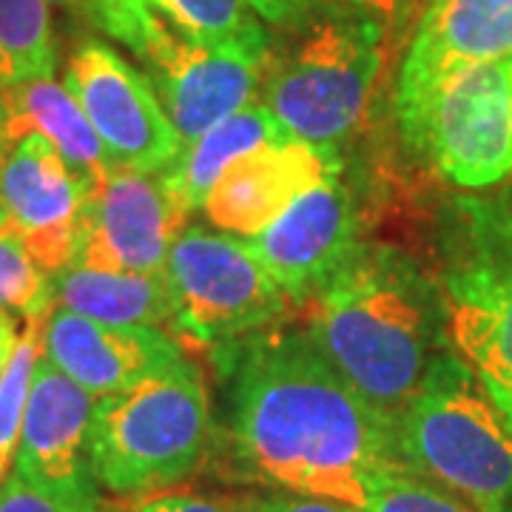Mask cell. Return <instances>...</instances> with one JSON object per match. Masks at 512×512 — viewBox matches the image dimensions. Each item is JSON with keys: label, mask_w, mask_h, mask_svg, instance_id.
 <instances>
[{"label": "cell", "mask_w": 512, "mask_h": 512, "mask_svg": "<svg viewBox=\"0 0 512 512\" xmlns=\"http://www.w3.org/2000/svg\"><path fill=\"white\" fill-rule=\"evenodd\" d=\"M248 512H362L359 507H350L333 498H316V495L282 493L271 498H256L248 501Z\"/></svg>", "instance_id": "f1b7e54d"}, {"label": "cell", "mask_w": 512, "mask_h": 512, "mask_svg": "<svg viewBox=\"0 0 512 512\" xmlns=\"http://www.w3.org/2000/svg\"><path fill=\"white\" fill-rule=\"evenodd\" d=\"M89 512H123V510H120V507H111V504H106V501H100V504L92 507Z\"/></svg>", "instance_id": "d6a6232c"}, {"label": "cell", "mask_w": 512, "mask_h": 512, "mask_svg": "<svg viewBox=\"0 0 512 512\" xmlns=\"http://www.w3.org/2000/svg\"><path fill=\"white\" fill-rule=\"evenodd\" d=\"M43 325H46V316L26 319V330L20 333L18 348L0 376V481L6 478L12 458L18 453L29 390H32L37 362L43 356Z\"/></svg>", "instance_id": "603a6c76"}, {"label": "cell", "mask_w": 512, "mask_h": 512, "mask_svg": "<svg viewBox=\"0 0 512 512\" xmlns=\"http://www.w3.org/2000/svg\"><path fill=\"white\" fill-rule=\"evenodd\" d=\"M336 171L339 160L333 151L285 134L228 165L208 191L202 211L225 234L256 237Z\"/></svg>", "instance_id": "9a60e30c"}, {"label": "cell", "mask_w": 512, "mask_h": 512, "mask_svg": "<svg viewBox=\"0 0 512 512\" xmlns=\"http://www.w3.org/2000/svg\"><path fill=\"white\" fill-rule=\"evenodd\" d=\"M254 12L265 23L279 29H296L311 18L316 3L313 0H251Z\"/></svg>", "instance_id": "f546056e"}, {"label": "cell", "mask_w": 512, "mask_h": 512, "mask_svg": "<svg viewBox=\"0 0 512 512\" xmlns=\"http://www.w3.org/2000/svg\"><path fill=\"white\" fill-rule=\"evenodd\" d=\"M495 399V404L501 407V413H504V419H507V424H510L512 430V396H498V393H490Z\"/></svg>", "instance_id": "1f68e13d"}, {"label": "cell", "mask_w": 512, "mask_h": 512, "mask_svg": "<svg viewBox=\"0 0 512 512\" xmlns=\"http://www.w3.org/2000/svg\"><path fill=\"white\" fill-rule=\"evenodd\" d=\"M228 433L242 476L365 507L390 467V419L367 404L302 330H256L225 345Z\"/></svg>", "instance_id": "6da1fadb"}, {"label": "cell", "mask_w": 512, "mask_h": 512, "mask_svg": "<svg viewBox=\"0 0 512 512\" xmlns=\"http://www.w3.org/2000/svg\"><path fill=\"white\" fill-rule=\"evenodd\" d=\"M174 328L197 345H231L279 322L291 299L262 268L248 239L180 231L165 256Z\"/></svg>", "instance_id": "ba28073f"}, {"label": "cell", "mask_w": 512, "mask_h": 512, "mask_svg": "<svg viewBox=\"0 0 512 512\" xmlns=\"http://www.w3.org/2000/svg\"><path fill=\"white\" fill-rule=\"evenodd\" d=\"M362 512H484L407 467H390L373 481Z\"/></svg>", "instance_id": "d4e9b609"}, {"label": "cell", "mask_w": 512, "mask_h": 512, "mask_svg": "<svg viewBox=\"0 0 512 512\" xmlns=\"http://www.w3.org/2000/svg\"><path fill=\"white\" fill-rule=\"evenodd\" d=\"M325 9H336L353 18L370 20L382 29L384 35H396L402 32L410 20V12L416 6V0H313Z\"/></svg>", "instance_id": "484cf974"}, {"label": "cell", "mask_w": 512, "mask_h": 512, "mask_svg": "<svg viewBox=\"0 0 512 512\" xmlns=\"http://www.w3.org/2000/svg\"><path fill=\"white\" fill-rule=\"evenodd\" d=\"M211 402L194 362L177 359L94 404L89 467L114 495L163 493L200 467Z\"/></svg>", "instance_id": "277c9868"}, {"label": "cell", "mask_w": 512, "mask_h": 512, "mask_svg": "<svg viewBox=\"0 0 512 512\" xmlns=\"http://www.w3.org/2000/svg\"><path fill=\"white\" fill-rule=\"evenodd\" d=\"M248 245L291 305H308L359 248L356 211L339 171L305 191L265 231L248 237Z\"/></svg>", "instance_id": "5bb4252c"}, {"label": "cell", "mask_w": 512, "mask_h": 512, "mask_svg": "<svg viewBox=\"0 0 512 512\" xmlns=\"http://www.w3.org/2000/svg\"><path fill=\"white\" fill-rule=\"evenodd\" d=\"M52 74V0H0V86H18Z\"/></svg>", "instance_id": "44dd1931"}, {"label": "cell", "mask_w": 512, "mask_h": 512, "mask_svg": "<svg viewBox=\"0 0 512 512\" xmlns=\"http://www.w3.org/2000/svg\"><path fill=\"white\" fill-rule=\"evenodd\" d=\"M407 148L441 180L484 191L512 177V55L447 74L396 109Z\"/></svg>", "instance_id": "52a82bcc"}, {"label": "cell", "mask_w": 512, "mask_h": 512, "mask_svg": "<svg viewBox=\"0 0 512 512\" xmlns=\"http://www.w3.org/2000/svg\"><path fill=\"white\" fill-rule=\"evenodd\" d=\"M97 507V504H94ZM0 512H89L77 510L72 504L60 501L55 495L43 493L40 487L29 484L18 473L3 478L0 484Z\"/></svg>", "instance_id": "83f0119b"}, {"label": "cell", "mask_w": 512, "mask_h": 512, "mask_svg": "<svg viewBox=\"0 0 512 512\" xmlns=\"http://www.w3.org/2000/svg\"><path fill=\"white\" fill-rule=\"evenodd\" d=\"M436 282L453 350L490 393L512 396V194L453 202Z\"/></svg>", "instance_id": "8992f818"}, {"label": "cell", "mask_w": 512, "mask_h": 512, "mask_svg": "<svg viewBox=\"0 0 512 512\" xmlns=\"http://www.w3.org/2000/svg\"><path fill=\"white\" fill-rule=\"evenodd\" d=\"M43 359L94 399H103L183 359V350L160 328L106 325L55 308L43 325Z\"/></svg>", "instance_id": "2e32d148"}, {"label": "cell", "mask_w": 512, "mask_h": 512, "mask_svg": "<svg viewBox=\"0 0 512 512\" xmlns=\"http://www.w3.org/2000/svg\"><path fill=\"white\" fill-rule=\"evenodd\" d=\"M32 131L46 137L89 185L111 168L109 154L89 117L66 83H57L55 77L0 86V134L20 137Z\"/></svg>", "instance_id": "ac0fdd59"}, {"label": "cell", "mask_w": 512, "mask_h": 512, "mask_svg": "<svg viewBox=\"0 0 512 512\" xmlns=\"http://www.w3.org/2000/svg\"><path fill=\"white\" fill-rule=\"evenodd\" d=\"M268 57L271 40L191 43L165 23L140 60L168 120L188 146L251 103L265 80Z\"/></svg>", "instance_id": "9c48e42d"}, {"label": "cell", "mask_w": 512, "mask_h": 512, "mask_svg": "<svg viewBox=\"0 0 512 512\" xmlns=\"http://www.w3.org/2000/svg\"><path fill=\"white\" fill-rule=\"evenodd\" d=\"M183 220L160 174L111 165L89 188L72 265L109 274H160Z\"/></svg>", "instance_id": "8fae6325"}, {"label": "cell", "mask_w": 512, "mask_h": 512, "mask_svg": "<svg viewBox=\"0 0 512 512\" xmlns=\"http://www.w3.org/2000/svg\"><path fill=\"white\" fill-rule=\"evenodd\" d=\"M390 436L402 467L484 512H512L510 424L456 350L436 359L419 393L390 419Z\"/></svg>", "instance_id": "3957f363"}, {"label": "cell", "mask_w": 512, "mask_h": 512, "mask_svg": "<svg viewBox=\"0 0 512 512\" xmlns=\"http://www.w3.org/2000/svg\"><path fill=\"white\" fill-rule=\"evenodd\" d=\"M131 512H248V501H228L197 493H151L137 498Z\"/></svg>", "instance_id": "4316f807"}, {"label": "cell", "mask_w": 512, "mask_h": 512, "mask_svg": "<svg viewBox=\"0 0 512 512\" xmlns=\"http://www.w3.org/2000/svg\"><path fill=\"white\" fill-rule=\"evenodd\" d=\"M285 134L288 131L276 123V117L265 106H245L208 128L194 143L183 146L177 160L160 171V180L174 205L188 217L194 208H202L208 191L237 157L274 143Z\"/></svg>", "instance_id": "ffe728a7"}, {"label": "cell", "mask_w": 512, "mask_h": 512, "mask_svg": "<svg viewBox=\"0 0 512 512\" xmlns=\"http://www.w3.org/2000/svg\"><path fill=\"white\" fill-rule=\"evenodd\" d=\"M55 308L52 274L29 254L20 234L3 222L0 225V311L18 313L23 319L49 316Z\"/></svg>", "instance_id": "cb8c5ba5"}, {"label": "cell", "mask_w": 512, "mask_h": 512, "mask_svg": "<svg viewBox=\"0 0 512 512\" xmlns=\"http://www.w3.org/2000/svg\"><path fill=\"white\" fill-rule=\"evenodd\" d=\"M3 222H9V220H6V214H3V208H0V225H3Z\"/></svg>", "instance_id": "836d02e7"}, {"label": "cell", "mask_w": 512, "mask_h": 512, "mask_svg": "<svg viewBox=\"0 0 512 512\" xmlns=\"http://www.w3.org/2000/svg\"><path fill=\"white\" fill-rule=\"evenodd\" d=\"M151 9L191 43L271 40L251 0H148Z\"/></svg>", "instance_id": "7402d4cb"}, {"label": "cell", "mask_w": 512, "mask_h": 512, "mask_svg": "<svg viewBox=\"0 0 512 512\" xmlns=\"http://www.w3.org/2000/svg\"><path fill=\"white\" fill-rule=\"evenodd\" d=\"M66 89L89 117L111 165L160 174L183 151V137L151 80L109 46L83 43L66 66Z\"/></svg>", "instance_id": "30bf717a"}, {"label": "cell", "mask_w": 512, "mask_h": 512, "mask_svg": "<svg viewBox=\"0 0 512 512\" xmlns=\"http://www.w3.org/2000/svg\"><path fill=\"white\" fill-rule=\"evenodd\" d=\"M512 55V0H427L399 69L396 109L447 74Z\"/></svg>", "instance_id": "e0dca14e"}, {"label": "cell", "mask_w": 512, "mask_h": 512, "mask_svg": "<svg viewBox=\"0 0 512 512\" xmlns=\"http://www.w3.org/2000/svg\"><path fill=\"white\" fill-rule=\"evenodd\" d=\"M57 308L89 316L94 322L123 328H160L174 325L171 285L160 274H109L80 265H66L52 276Z\"/></svg>", "instance_id": "d6986e66"}, {"label": "cell", "mask_w": 512, "mask_h": 512, "mask_svg": "<svg viewBox=\"0 0 512 512\" xmlns=\"http://www.w3.org/2000/svg\"><path fill=\"white\" fill-rule=\"evenodd\" d=\"M89 188L46 137L0 134V208L52 276L72 265Z\"/></svg>", "instance_id": "7c38bea8"}, {"label": "cell", "mask_w": 512, "mask_h": 512, "mask_svg": "<svg viewBox=\"0 0 512 512\" xmlns=\"http://www.w3.org/2000/svg\"><path fill=\"white\" fill-rule=\"evenodd\" d=\"M94 396L40 356L20 427L15 473L77 510L103 498L89 467Z\"/></svg>", "instance_id": "4fadbf2b"}, {"label": "cell", "mask_w": 512, "mask_h": 512, "mask_svg": "<svg viewBox=\"0 0 512 512\" xmlns=\"http://www.w3.org/2000/svg\"><path fill=\"white\" fill-rule=\"evenodd\" d=\"M285 55L268 57L265 109L291 137L336 151L365 117L384 63V32L316 3Z\"/></svg>", "instance_id": "5b68a950"}, {"label": "cell", "mask_w": 512, "mask_h": 512, "mask_svg": "<svg viewBox=\"0 0 512 512\" xmlns=\"http://www.w3.org/2000/svg\"><path fill=\"white\" fill-rule=\"evenodd\" d=\"M18 322H15V316L9 311H0V376H3V370L9 365V359H12V353L18 348Z\"/></svg>", "instance_id": "4dcf8cb0"}, {"label": "cell", "mask_w": 512, "mask_h": 512, "mask_svg": "<svg viewBox=\"0 0 512 512\" xmlns=\"http://www.w3.org/2000/svg\"><path fill=\"white\" fill-rule=\"evenodd\" d=\"M69 3H74V0H69Z\"/></svg>", "instance_id": "e575fe53"}, {"label": "cell", "mask_w": 512, "mask_h": 512, "mask_svg": "<svg viewBox=\"0 0 512 512\" xmlns=\"http://www.w3.org/2000/svg\"><path fill=\"white\" fill-rule=\"evenodd\" d=\"M308 305L316 348L387 419L453 350L439 282L390 245L359 242Z\"/></svg>", "instance_id": "7a4b0ae2"}]
</instances>
